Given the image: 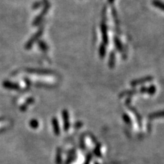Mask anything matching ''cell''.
Masks as SVG:
<instances>
[{
	"mask_svg": "<svg viewBox=\"0 0 164 164\" xmlns=\"http://www.w3.org/2000/svg\"><path fill=\"white\" fill-rule=\"evenodd\" d=\"M156 92V88L154 85H150V86L147 88V92L150 95H153Z\"/></svg>",
	"mask_w": 164,
	"mask_h": 164,
	"instance_id": "obj_9",
	"label": "cell"
},
{
	"mask_svg": "<svg viewBox=\"0 0 164 164\" xmlns=\"http://www.w3.org/2000/svg\"><path fill=\"white\" fill-rule=\"evenodd\" d=\"M100 145L99 146H97L96 148L94 149V153L96 154V156H98V157H100L101 156V151H100Z\"/></svg>",
	"mask_w": 164,
	"mask_h": 164,
	"instance_id": "obj_12",
	"label": "cell"
},
{
	"mask_svg": "<svg viewBox=\"0 0 164 164\" xmlns=\"http://www.w3.org/2000/svg\"><path fill=\"white\" fill-rule=\"evenodd\" d=\"M63 118L64 122V129L65 130H68L69 128V122H68V113L66 110L63 112Z\"/></svg>",
	"mask_w": 164,
	"mask_h": 164,
	"instance_id": "obj_4",
	"label": "cell"
},
{
	"mask_svg": "<svg viewBox=\"0 0 164 164\" xmlns=\"http://www.w3.org/2000/svg\"><path fill=\"white\" fill-rule=\"evenodd\" d=\"M114 44H115V46L117 49V50L120 52H123V47L122 45V43L121 41L118 37H114Z\"/></svg>",
	"mask_w": 164,
	"mask_h": 164,
	"instance_id": "obj_5",
	"label": "cell"
},
{
	"mask_svg": "<svg viewBox=\"0 0 164 164\" xmlns=\"http://www.w3.org/2000/svg\"><path fill=\"white\" fill-rule=\"evenodd\" d=\"M95 164H99V163H95Z\"/></svg>",
	"mask_w": 164,
	"mask_h": 164,
	"instance_id": "obj_16",
	"label": "cell"
},
{
	"mask_svg": "<svg viewBox=\"0 0 164 164\" xmlns=\"http://www.w3.org/2000/svg\"><path fill=\"white\" fill-rule=\"evenodd\" d=\"M115 60L116 56L114 52H111L110 55V58H109V67L110 68H113L115 66Z\"/></svg>",
	"mask_w": 164,
	"mask_h": 164,
	"instance_id": "obj_3",
	"label": "cell"
},
{
	"mask_svg": "<svg viewBox=\"0 0 164 164\" xmlns=\"http://www.w3.org/2000/svg\"><path fill=\"white\" fill-rule=\"evenodd\" d=\"M140 91H141V92H142V93L147 92V88H146V87H142V88H141Z\"/></svg>",
	"mask_w": 164,
	"mask_h": 164,
	"instance_id": "obj_14",
	"label": "cell"
},
{
	"mask_svg": "<svg viewBox=\"0 0 164 164\" xmlns=\"http://www.w3.org/2000/svg\"><path fill=\"white\" fill-rule=\"evenodd\" d=\"M101 30L103 41V44L105 45H108L109 40H108V34H107V27L105 23H102L101 24Z\"/></svg>",
	"mask_w": 164,
	"mask_h": 164,
	"instance_id": "obj_1",
	"label": "cell"
},
{
	"mask_svg": "<svg viewBox=\"0 0 164 164\" xmlns=\"http://www.w3.org/2000/svg\"><path fill=\"white\" fill-rule=\"evenodd\" d=\"M114 1V0H108V2L110 3H113Z\"/></svg>",
	"mask_w": 164,
	"mask_h": 164,
	"instance_id": "obj_15",
	"label": "cell"
},
{
	"mask_svg": "<svg viewBox=\"0 0 164 164\" xmlns=\"http://www.w3.org/2000/svg\"><path fill=\"white\" fill-rule=\"evenodd\" d=\"M90 159H91V154H89V155L87 157V159L85 162V164H89L90 161Z\"/></svg>",
	"mask_w": 164,
	"mask_h": 164,
	"instance_id": "obj_13",
	"label": "cell"
},
{
	"mask_svg": "<svg viewBox=\"0 0 164 164\" xmlns=\"http://www.w3.org/2000/svg\"><path fill=\"white\" fill-rule=\"evenodd\" d=\"M152 4L154 5V7L158 8L161 9V10L164 11V3L160 1V0H153L152 1Z\"/></svg>",
	"mask_w": 164,
	"mask_h": 164,
	"instance_id": "obj_6",
	"label": "cell"
},
{
	"mask_svg": "<svg viewBox=\"0 0 164 164\" xmlns=\"http://www.w3.org/2000/svg\"><path fill=\"white\" fill-rule=\"evenodd\" d=\"M152 79H153V78H152V77H151V76H148V77L140 78V79L133 80V81H131V85H132L133 87H135V86H136V85H139L140 84H142V83H146V82L152 81Z\"/></svg>",
	"mask_w": 164,
	"mask_h": 164,
	"instance_id": "obj_2",
	"label": "cell"
},
{
	"mask_svg": "<svg viewBox=\"0 0 164 164\" xmlns=\"http://www.w3.org/2000/svg\"><path fill=\"white\" fill-rule=\"evenodd\" d=\"M136 93V90H128V91H125V92H124L122 93L121 94H120V97H123L124 96H125V95L127 94H135Z\"/></svg>",
	"mask_w": 164,
	"mask_h": 164,
	"instance_id": "obj_10",
	"label": "cell"
},
{
	"mask_svg": "<svg viewBox=\"0 0 164 164\" xmlns=\"http://www.w3.org/2000/svg\"><path fill=\"white\" fill-rule=\"evenodd\" d=\"M123 119H124V121H125V123L127 124V125H131V121L130 118H129V116L127 115V114H124V115H123Z\"/></svg>",
	"mask_w": 164,
	"mask_h": 164,
	"instance_id": "obj_11",
	"label": "cell"
},
{
	"mask_svg": "<svg viewBox=\"0 0 164 164\" xmlns=\"http://www.w3.org/2000/svg\"><path fill=\"white\" fill-rule=\"evenodd\" d=\"M148 117H149L150 118H156L164 117V111L154 112V113H152L151 114H150V115L148 116Z\"/></svg>",
	"mask_w": 164,
	"mask_h": 164,
	"instance_id": "obj_8",
	"label": "cell"
},
{
	"mask_svg": "<svg viewBox=\"0 0 164 164\" xmlns=\"http://www.w3.org/2000/svg\"><path fill=\"white\" fill-rule=\"evenodd\" d=\"M106 53V47L105 45L103 43H102L101 45L99 47V56L101 58H103L105 56Z\"/></svg>",
	"mask_w": 164,
	"mask_h": 164,
	"instance_id": "obj_7",
	"label": "cell"
}]
</instances>
